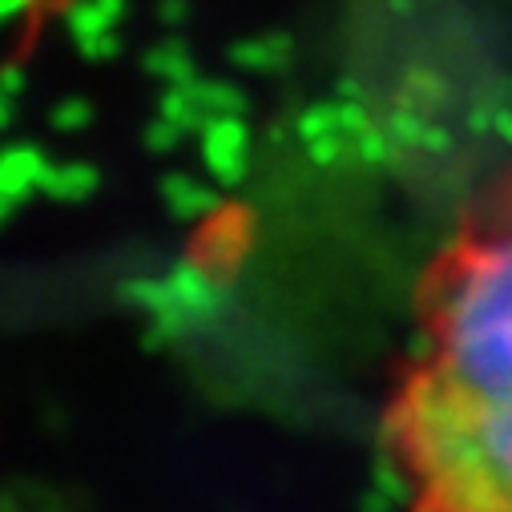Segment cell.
<instances>
[{
  "instance_id": "6da1fadb",
  "label": "cell",
  "mask_w": 512,
  "mask_h": 512,
  "mask_svg": "<svg viewBox=\"0 0 512 512\" xmlns=\"http://www.w3.org/2000/svg\"><path fill=\"white\" fill-rule=\"evenodd\" d=\"M379 436L408 512H512V170L420 271Z\"/></svg>"
},
{
  "instance_id": "7a4b0ae2",
  "label": "cell",
  "mask_w": 512,
  "mask_h": 512,
  "mask_svg": "<svg viewBox=\"0 0 512 512\" xmlns=\"http://www.w3.org/2000/svg\"><path fill=\"white\" fill-rule=\"evenodd\" d=\"M130 13V0H69L61 21L77 41H89V37H101V33H117V25Z\"/></svg>"
},
{
  "instance_id": "3957f363",
  "label": "cell",
  "mask_w": 512,
  "mask_h": 512,
  "mask_svg": "<svg viewBox=\"0 0 512 512\" xmlns=\"http://www.w3.org/2000/svg\"><path fill=\"white\" fill-rule=\"evenodd\" d=\"M291 37L287 33H263V37H246L230 45V61L242 69H283L291 61Z\"/></svg>"
},
{
  "instance_id": "277c9868",
  "label": "cell",
  "mask_w": 512,
  "mask_h": 512,
  "mask_svg": "<svg viewBox=\"0 0 512 512\" xmlns=\"http://www.w3.org/2000/svg\"><path fill=\"white\" fill-rule=\"evenodd\" d=\"M146 69L154 77H170V81H186L194 73V61H190V49L182 41H162L146 53Z\"/></svg>"
},
{
  "instance_id": "5b68a950",
  "label": "cell",
  "mask_w": 512,
  "mask_h": 512,
  "mask_svg": "<svg viewBox=\"0 0 512 512\" xmlns=\"http://www.w3.org/2000/svg\"><path fill=\"white\" fill-rule=\"evenodd\" d=\"M77 53H81L85 61H109V57L121 53V41H117V33H101V37L77 41Z\"/></svg>"
},
{
  "instance_id": "8992f818",
  "label": "cell",
  "mask_w": 512,
  "mask_h": 512,
  "mask_svg": "<svg viewBox=\"0 0 512 512\" xmlns=\"http://www.w3.org/2000/svg\"><path fill=\"white\" fill-rule=\"evenodd\" d=\"M190 13H194V0H158L154 5V17L170 29H182L190 21Z\"/></svg>"
},
{
  "instance_id": "52a82bcc",
  "label": "cell",
  "mask_w": 512,
  "mask_h": 512,
  "mask_svg": "<svg viewBox=\"0 0 512 512\" xmlns=\"http://www.w3.org/2000/svg\"><path fill=\"white\" fill-rule=\"evenodd\" d=\"M33 5H37V0H0V25H9V21H17V17H25Z\"/></svg>"
},
{
  "instance_id": "ba28073f",
  "label": "cell",
  "mask_w": 512,
  "mask_h": 512,
  "mask_svg": "<svg viewBox=\"0 0 512 512\" xmlns=\"http://www.w3.org/2000/svg\"><path fill=\"white\" fill-rule=\"evenodd\" d=\"M0 85H5V89H21L25 85V73L17 65H5V69H0Z\"/></svg>"
}]
</instances>
